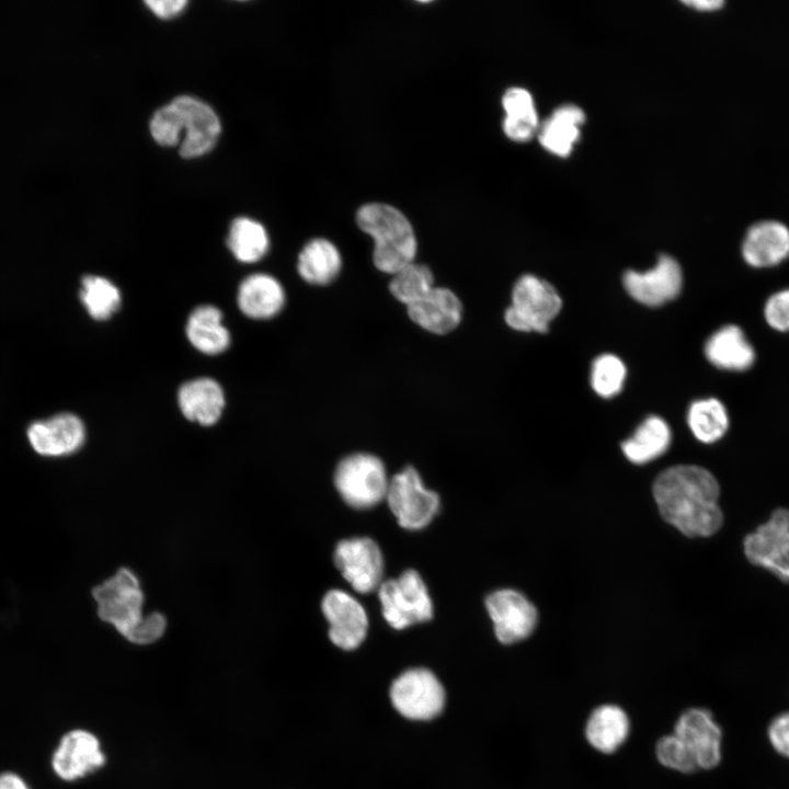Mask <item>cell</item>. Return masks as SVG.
<instances>
[{"label": "cell", "instance_id": "1", "mask_svg": "<svg viewBox=\"0 0 789 789\" xmlns=\"http://www.w3.org/2000/svg\"><path fill=\"white\" fill-rule=\"evenodd\" d=\"M652 490L662 517L682 534L709 537L722 526L720 487L707 469L695 465L670 467L658 476Z\"/></svg>", "mask_w": 789, "mask_h": 789}, {"label": "cell", "instance_id": "8", "mask_svg": "<svg viewBox=\"0 0 789 789\" xmlns=\"http://www.w3.org/2000/svg\"><path fill=\"white\" fill-rule=\"evenodd\" d=\"M744 553L781 581L789 582V510L779 507L744 539Z\"/></svg>", "mask_w": 789, "mask_h": 789}, {"label": "cell", "instance_id": "19", "mask_svg": "<svg viewBox=\"0 0 789 789\" xmlns=\"http://www.w3.org/2000/svg\"><path fill=\"white\" fill-rule=\"evenodd\" d=\"M742 255L754 267H769L789 256V228L777 220L752 225L742 243Z\"/></svg>", "mask_w": 789, "mask_h": 789}, {"label": "cell", "instance_id": "27", "mask_svg": "<svg viewBox=\"0 0 789 789\" xmlns=\"http://www.w3.org/2000/svg\"><path fill=\"white\" fill-rule=\"evenodd\" d=\"M671 443L667 423L656 416L647 418L633 435L621 444L625 456L633 464L642 465L663 455Z\"/></svg>", "mask_w": 789, "mask_h": 789}, {"label": "cell", "instance_id": "33", "mask_svg": "<svg viewBox=\"0 0 789 789\" xmlns=\"http://www.w3.org/2000/svg\"><path fill=\"white\" fill-rule=\"evenodd\" d=\"M658 761L665 767L683 774L695 773L697 764L685 743L675 734L661 737L655 746Z\"/></svg>", "mask_w": 789, "mask_h": 789}, {"label": "cell", "instance_id": "36", "mask_svg": "<svg viewBox=\"0 0 789 789\" xmlns=\"http://www.w3.org/2000/svg\"><path fill=\"white\" fill-rule=\"evenodd\" d=\"M767 739L777 754L789 759V710L771 719L767 727Z\"/></svg>", "mask_w": 789, "mask_h": 789}, {"label": "cell", "instance_id": "37", "mask_svg": "<svg viewBox=\"0 0 789 789\" xmlns=\"http://www.w3.org/2000/svg\"><path fill=\"white\" fill-rule=\"evenodd\" d=\"M502 105L505 116L523 115L536 111L531 94L523 88L508 89L502 98Z\"/></svg>", "mask_w": 789, "mask_h": 789}, {"label": "cell", "instance_id": "28", "mask_svg": "<svg viewBox=\"0 0 789 789\" xmlns=\"http://www.w3.org/2000/svg\"><path fill=\"white\" fill-rule=\"evenodd\" d=\"M687 422L698 441L711 444L725 434L729 415L725 407L718 399H700L690 404Z\"/></svg>", "mask_w": 789, "mask_h": 789}, {"label": "cell", "instance_id": "4", "mask_svg": "<svg viewBox=\"0 0 789 789\" xmlns=\"http://www.w3.org/2000/svg\"><path fill=\"white\" fill-rule=\"evenodd\" d=\"M561 306V298L550 283L526 274L513 287L512 305L505 310L504 319L514 330L542 333Z\"/></svg>", "mask_w": 789, "mask_h": 789}, {"label": "cell", "instance_id": "5", "mask_svg": "<svg viewBox=\"0 0 789 789\" xmlns=\"http://www.w3.org/2000/svg\"><path fill=\"white\" fill-rule=\"evenodd\" d=\"M334 483L350 506L369 508L386 498L389 481L385 466L377 456L356 453L338 464Z\"/></svg>", "mask_w": 789, "mask_h": 789}, {"label": "cell", "instance_id": "38", "mask_svg": "<svg viewBox=\"0 0 789 789\" xmlns=\"http://www.w3.org/2000/svg\"><path fill=\"white\" fill-rule=\"evenodd\" d=\"M148 8L159 18L169 19L178 15L186 5L185 0H150Z\"/></svg>", "mask_w": 789, "mask_h": 789}, {"label": "cell", "instance_id": "29", "mask_svg": "<svg viewBox=\"0 0 789 789\" xmlns=\"http://www.w3.org/2000/svg\"><path fill=\"white\" fill-rule=\"evenodd\" d=\"M227 244L237 260L243 263L259 261L268 249V236L258 221L240 217L231 224Z\"/></svg>", "mask_w": 789, "mask_h": 789}, {"label": "cell", "instance_id": "35", "mask_svg": "<svg viewBox=\"0 0 789 789\" xmlns=\"http://www.w3.org/2000/svg\"><path fill=\"white\" fill-rule=\"evenodd\" d=\"M538 126L537 112L516 116H505L503 129L505 135L515 141H525L531 138Z\"/></svg>", "mask_w": 789, "mask_h": 789}, {"label": "cell", "instance_id": "10", "mask_svg": "<svg viewBox=\"0 0 789 789\" xmlns=\"http://www.w3.org/2000/svg\"><path fill=\"white\" fill-rule=\"evenodd\" d=\"M390 697L395 708L413 720H428L443 709L445 694L436 676L425 668L402 673L392 684Z\"/></svg>", "mask_w": 789, "mask_h": 789}, {"label": "cell", "instance_id": "26", "mask_svg": "<svg viewBox=\"0 0 789 789\" xmlns=\"http://www.w3.org/2000/svg\"><path fill=\"white\" fill-rule=\"evenodd\" d=\"M222 315L210 305L199 306L190 315L186 336L202 353L215 355L224 352L230 343L229 331L222 324Z\"/></svg>", "mask_w": 789, "mask_h": 789}, {"label": "cell", "instance_id": "13", "mask_svg": "<svg viewBox=\"0 0 789 789\" xmlns=\"http://www.w3.org/2000/svg\"><path fill=\"white\" fill-rule=\"evenodd\" d=\"M105 756L98 737L88 730L73 729L59 740L50 758L55 775L75 781L102 767Z\"/></svg>", "mask_w": 789, "mask_h": 789}, {"label": "cell", "instance_id": "22", "mask_svg": "<svg viewBox=\"0 0 789 789\" xmlns=\"http://www.w3.org/2000/svg\"><path fill=\"white\" fill-rule=\"evenodd\" d=\"M284 304L285 293L281 283L268 274H252L239 286L238 306L250 318H272L282 310Z\"/></svg>", "mask_w": 789, "mask_h": 789}, {"label": "cell", "instance_id": "25", "mask_svg": "<svg viewBox=\"0 0 789 789\" xmlns=\"http://www.w3.org/2000/svg\"><path fill=\"white\" fill-rule=\"evenodd\" d=\"M584 119V112L579 106L561 105L542 123L540 144L553 155L568 156L580 137V125Z\"/></svg>", "mask_w": 789, "mask_h": 789}, {"label": "cell", "instance_id": "23", "mask_svg": "<svg viewBox=\"0 0 789 789\" xmlns=\"http://www.w3.org/2000/svg\"><path fill=\"white\" fill-rule=\"evenodd\" d=\"M629 730V718L620 707L602 705L590 714L585 736L595 750L611 754L626 741Z\"/></svg>", "mask_w": 789, "mask_h": 789}, {"label": "cell", "instance_id": "34", "mask_svg": "<svg viewBox=\"0 0 789 789\" xmlns=\"http://www.w3.org/2000/svg\"><path fill=\"white\" fill-rule=\"evenodd\" d=\"M767 323L777 331H789V288L775 293L765 304Z\"/></svg>", "mask_w": 789, "mask_h": 789}, {"label": "cell", "instance_id": "21", "mask_svg": "<svg viewBox=\"0 0 789 789\" xmlns=\"http://www.w3.org/2000/svg\"><path fill=\"white\" fill-rule=\"evenodd\" d=\"M707 359L718 368L742 371L755 362V350L742 329L734 324L721 327L705 344Z\"/></svg>", "mask_w": 789, "mask_h": 789}, {"label": "cell", "instance_id": "32", "mask_svg": "<svg viewBox=\"0 0 789 789\" xmlns=\"http://www.w3.org/2000/svg\"><path fill=\"white\" fill-rule=\"evenodd\" d=\"M625 378L626 367L617 356L603 354L594 359L591 369V385L597 395L609 398L619 393Z\"/></svg>", "mask_w": 789, "mask_h": 789}, {"label": "cell", "instance_id": "7", "mask_svg": "<svg viewBox=\"0 0 789 789\" xmlns=\"http://www.w3.org/2000/svg\"><path fill=\"white\" fill-rule=\"evenodd\" d=\"M386 499L399 525L410 530L428 525L439 507L437 493L423 485L418 471L411 466L391 478Z\"/></svg>", "mask_w": 789, "mask_h": 789}, {"label": "cell", "instance_id": "3", "mask_svg": "<svg viewBox=\"0 0 789 789\" xmlns=\"http://www.w3.org/2000/svg\"><path fill=\"white\" fill-rule=\"evenodd\" d=\"M92 595L98 604L99 617L134 642L146 618L141 613L144 594L135 573L126 568L119 569L94 587Z\"/></svg>", "mask_w": 789, "mask_h": 789}, {"label": "cell", "instance_id": "24", "mask_svg": "<svg viewBox=\"0 0 789 789\" xmlns=\"http://www.w3.org/2000/svg\"><path fill=\"white\" fill-rule=\"evenodd\" d=\"M297 270L305 282L317 286L328 285L341 273L342 256L331 241L316 238L300 251Z\"/></svg>", "mask_w": 789, "mask_h": 789}, {"label": "cell", "instance_id": "2", "mask_svg": "<svg viewBox=\"0 0 789 789\" xmlns=\"http://www.w3.org/2000/svg\"><path fill=\"white\" fill-rule=\"evenodd\" d=\"M361 230L375 242L373 262L380 272L393 275L414 262L418 243L413 228L397 208L386 204H367L356 215Z\"/></svg>", "mask_w": 789, "mask_h": 789}, {"label": "cell", "instance_id": "20", "mask_svg": "<svg viewBox=\"0 0 789 789\" xmlns=\"http://www.w3.org/2000/svg\"><path fill=\"white\" fill-rule=\"evenodd\" d=\"M178 402L187 420L209 426L221 416L225 395L216 380L203 377L183 384L178 392Z\"/></svg>", "mask_w": 789, "mask_h": 789}, {"label": "cell", "instance_id": "16", "mask_svg": "<svg viewBox=\"0 0 789 789\" xmlns=\"http://www.w3.org/2000/svg\"><path fill=\"white\" fill-rule=\"evenodd\" d=\"M322 611L329 622L330 640L341 649L353 650L366 637L368 620L363 606L350 594L329 591L321 603Z\"/></svg>", "mask_w": 789, "mask_h": 789}, {"label": "cell", "instance_id": "11", "mask_svg": "<svg viewBox=\"0 0 789 789\" xmlns=\"http://www.w3.org/2000/svg\"><path fill=\"white\" fill-rule=\"evenodd\" d=\"M334 563L358 593H370L381 584L384 560L379 547L370 538L341 540L334 550Z\"/></svg>", "mask_w": 789, "mask_h": 789}, {"label": "cell", "instance_id": "30", "mask_svg": "<svg viewBox=\"0 0 789 789\" xmlns=\"http://www.w3.org/2000/svg\"><path fill=\"white\" fill-rule=\"evenodd\" d=\"M434 287L431 268L415 262L396 272L389 283L391 295L407 307L425 297Z\"/></svg>", "mask_w": 789, "mask_h": 789}, {"label": "cell", "instance_id": "15", "mask_svg": "<svg viewBox=\"0 0 789 789\" xmlns=\"http://www.w3.org/2000/svg\"><path fill=\"white\" fill-rule=\"evenodd\" d=\"M622 282L633 299L656 307L677 297L683 285V274L677 261L663 254L648 271H627Z\"/></svg>", "mask_w": 789, "mask_h": 789}, {"label": "cell", "instance_id": "40", "mask_svg": "<svg viewBox=\"0 0 789 789\" xmlns=\"http://www.w3.org/2000/svg\"><path fill=\"white\" fill-rule=\"evenodd\" d=\"M696 10L712 11L720 9L724 2L722 0H688L684 2Z\"/></svg>", "mask_w": 789, "mask_h": 789}, {"label": "cell", "instance_id": "18", "mask_svg": "<svg viewBox=\"0 0 789 789\" xmlns=\"http://www.w3.org/2000/svg\"><path fill=\"white\" fill-rule=\"evenodd\" d=\"M409 318L434 334H446L458 327L462 318V304L446 287L435 286L425 297L407 307Z\"/></svg>", "mask_w": 789, "mask_h": 789}, {"label": "cell", "instance_id": "12", "mask_svg": "<svg viewBox=\"0 0 789 789\" xmlns=\"http://www.w3.org/2000/svg\"><path fill=\"white\" fill-rule=\"evenodd\" d=\"M498 640L512 644L526 639L537 624L535 606L519 592L499 590L485 598Z\"/></svg>", "mask_w": 789, "mask_h": 789}, {"label": "cell", "instance_id": "39", "mask_svg": "<svg viewBox=\"0 0 789 789\" xmlns=\"http://www.w3.org/2000/svg\"><path fill=\"white\" fill-rule=\"evenodd\" d=\"M0 789H32L18 773L5 770L0 773Z\"/></svg>", "mask_w": 789, "mask_h": 789}, {"label": "cell", "instance_id": "14", "mask_svg": "<svg viewBox=\"0 0 789 789\" xmlns=\"http://www.w3.org/2000/svg\"><path fill=\"white\" fill-rule=\"evenodd\" d=\"M674 734L688 747L698 769H712L721 762L722 730L708 709L684 711L675 723Z\"/></svg>", "mask_w": 789, "mask_h": 789}, {"label": "cell", "instance_id": "31", "mask_svg": "<svg viewBox=\"0 0 789 789\" xmlns=\"http://www.w3.org/2000/svg\"><path fill=\"white\" fill-rule=\"evenodd\" d=\"M80 299L95 320H106L121 307V293L108 279L88 275L82 278Z\"/></svg>", "mask_w": 789, "mask_h": 789}, {"label": "cell", "instance_id": "9", "mask_svg": "<svg viewBox=\"0 0 789 789\" xmlns=\"http://www.w3.org/2000/svg\"><path fill=\"white\" fill-rule=\"evenodd\" d=\"M169 104L180 136L184 134L180 155L196 158L213 149L220 133V123L211 107L188 95L175 98Z\"/></svg>", "mask_w": 789, "mask_h": 789}, {"label": "cell", "instance_id": "17", "mask_svg": "<svg viewBox=\"0 0 789 789\" xmlns=\"http://www.w3.org/2000/svg\"><path fill=\"white\" fill-rule=\"evenodd\" d=\"M33 449L43 456L58 457L77 451L85 439L82 421L71 413H60L33 423L27 430Z\"/></svg>", "mask_w": 789, "mask_h": 789}, {"label": "cell", "instance_id": "6", "mask_svg": "<svg viewBox=\"0 0 789 789\" xmlns=\"http://www.w3.org/2000/svg\"><path fill=\"white\" fill-rule=\"evenodd\" d=\"M382 616L395 629L427 621L433 616V605L426 585L412 569L397 579L381 582L378 587Z\"/></svg>", "mask_w": 789, "mask_h": 789}]
</instances>
